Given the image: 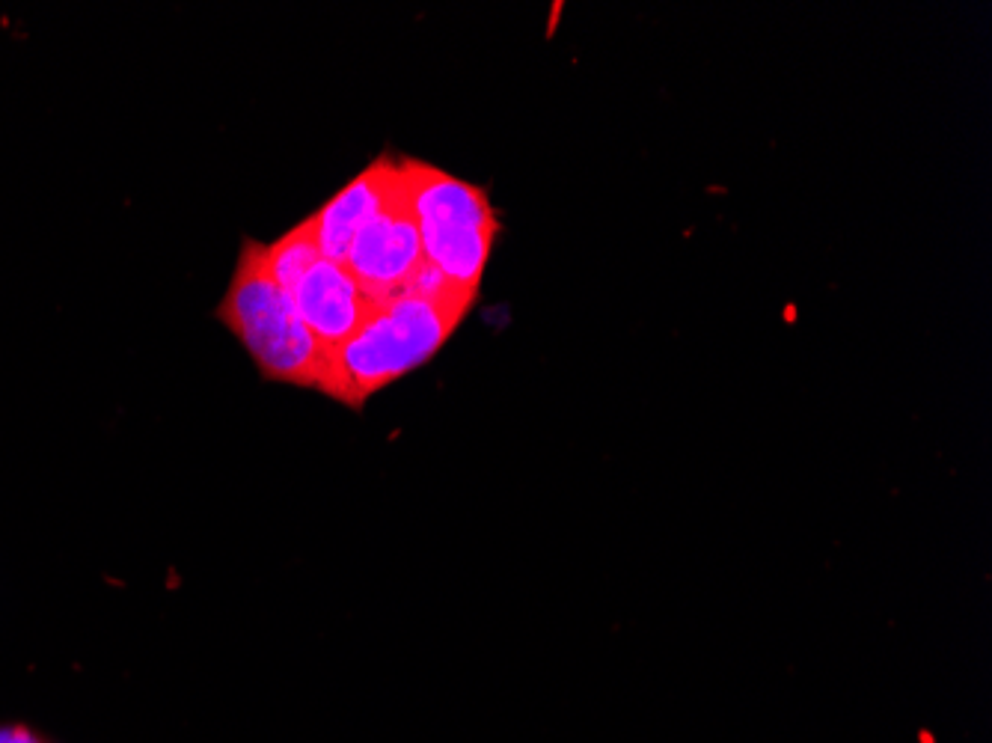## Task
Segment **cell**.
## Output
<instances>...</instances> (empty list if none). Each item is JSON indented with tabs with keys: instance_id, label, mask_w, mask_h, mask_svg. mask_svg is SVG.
<instances>
[{
	"instance_id": "6da1fadb",
	"label": "cell",
	"mask_w": 992,
	"mask_h": 743,
	"mask_svg": "<svg viewBox=\"0 0 992 743\" xmlns=\"http://www.w3.org/2000/svg\"><path fill=\"white\" fill-rule=\"evenodd\" d=\"M479 295L375 301L366 324L330 354V399L360 411L369 396L425 366L470 316Z\"/></svg>"
},
{
	"instance_id": "52a82bcc",
	"label": "cell",
	"mask_w": 992,
	"mask_h": 743,
	"mask_svg": "<svg viewBox=\"0 0 992 743\" xmlns=\"http://www.w3.org/2000/svg\"><path fill=\"white\" fill-rule=\"evenodd\" d=\"M321 259L318 238L312 217H303L298 226H292L286 235H280L274 244H265V265L271 277L292 295L303 274Z\"/></svg>"
},
{
	"instance_id": "8992f818",
	"label": "cell",
	"mask_w": 992,
	"mask_h": 743,
	"mask_svg": "<svg viewBox=\"0 0 992 743\" xmlns=\"http://www.w3.org/2000/svg\"><path fill=\"white\" fill-rule=\"evenodd\" d=\"M398 170H401V158L381 155L360 176H354L342 191H336L318 212L309 214L312 226H315L321 259L345 265L357 232L381 212L384 200L390 197Z\"/></svg>"
},
{
	"instance_id": "7a4b0ae2",
	"label": "cell",
	"mask_w": 992,
	"mask_h": 743,
	"mask_svg": "<svg viewBox=\"0 0 992 743\" xmlns=\"http://www.w3.org/2000/svg\"><path fill=\"white\" fill-rule=\"evenodd\" d=\"M247 348L265 381L330 393V354L298 316L292 295L271 277L265 244L244 238L232 283L214 310Z\"/></svg>"
},
{
	"instance_id": "ba28073f",
	"label": "cell",
	"mask_w": 992,
	"mask_h": 743,
	"mask_svg": "<svg viewBox=\"0 0 992 743\" xmlns=\"http://www.w3.org/2000/svg\"><path fill=\"white\" fill-rule=\"evenodd\" d=\"M0 743H39L33 738L30 729L24 726H12V729H0Z\"/></svg>"
},
{
	"instance_id": "277c9868",
	"label": "cell",
	"mask_w": 992,
	"mask_h": 743,
	"mask_svg": "<svg viewBox=\"0 0 992 743\" xmlns=\"http://www.w3.org/2000/svg\"><path fill=\"white\" fill-rule=\"evenodd\" d=\"M422 259H425L422 238L401 158V170L390 197L384 200L381 212L357 232L345 268L372 301H387L404 289V283L410 280V274L419 268Z\"/></svg>"
},
{
	"instance_id": "5b68a950",
	"label": "cell",
	"mask_w": 992,
	"mask_h": 743,
	"mask_svg": "<svg viewBox=\"0 0 992 743\" xmlns=\"http://www.w3.org/2000/svg\"><path fill=\"white\" fill-rule=\"evenodd\" d=\"M298 316L327 354L342 348L369 319L375 301L360 289L345 265L318 259L295 286Z\"/></svg>"
},
{
	"instance_id": "3957f363",
	"label": "cell",
	"mask_w": 992,
	"mask_h": 743,
	"mask_svg": "<svg viewBox=\"0 0 992 743\" xmlns=\"http://www.w3.org/2000/svg\"><path fill=\"white\" fill-rule=\"evenodd\" d=\"M404 176L422 256L452 283L479 292L502 229L488 191L419 158H404Z\"/></svg>"
}]
</instances>
